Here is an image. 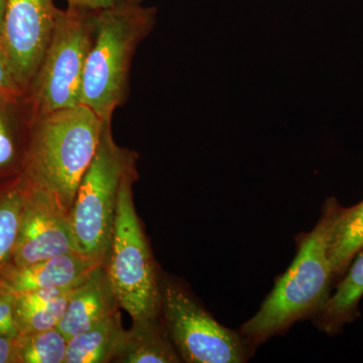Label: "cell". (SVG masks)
Masks as SVG:
<instances>
[{
  "label": "cell",
  "mask_w": 363,
  "mask_h": 363,
  "mask_svg": "<svg viewBox=\"0 0 363 363\" xmlns=\"http://www.w3.org/2000/svg\"><path fill=\"white\" fill-rule=\"evenodd\" d=\"M343 210L335 198H329L316 226L301 236L292 266L277 279L257 314L241 327L250 347L318 314L326 304L334 278L329 250Z\"/></svg>",
  "instance_id": "6da1fadb"
},
{
  "label": "cell",
  "mask_w": 363,
  "mask_h": 363,
  "mask_svg": "<svg viewBox=\"0 0 363 363\" xmlns=\"http://www.w3.org/2000/svg\"><path fill=\"white\" fill-rule=\"evenodd\" d=\"M104 121L80 104L35 119L23 178L50 193L70 214L79 185L96 155Z\"/></svg>",
  "instance_id": "7a4b0ae2"
},
{
  "label": "cell",
  "mask_w": 363,
  "mask_h": 363,
  "mask_svg": "<svg viewBox=\"0 0 363 363\" xmlns=\"http://www.w3.org/2000/svg\"><path fill=\"white\" fill-rule=\"evenodd\" d=\"M156 23L157 9L142 4L96 13L81 104L104 121H112L116 109L130 97V69L138 48L149 37Z\"/></svg>",
  "instance_id": "3957f363"
},
{
  "label": "cell",
  "mask_w": 363,
  "mask_h": 363,
  "mask_svg": "<svg viewBox=\"0 0 363 363\" xmlns=\"http://www.w3.org/2000/svg\"><path fill=\"white\" fill-rule=\"evenodd\" d=\"M138 154L117 145L106 121L96 155L79 185L70 211L78 252L106 259L124 180L138 173Z\"/></svg>",
  "instance_id": "277c9868"
},
{
  "label": "cell",
  "mask_w": 363,
  "mask_h": 363,
  "mask_svg": "<svg viewBox=\"0 0 363 363\" xmlns=\"http://www.w3.org/2000/svg\"><path fill=\"white\" fill-rule=\"evenodd\" d=\"M138 173L124 180L104 267L119 307L133 321L161 315V279L133 203Z\"/></svg>",
  "instance_id": "5b68a950"
},
{
  "label": "cell",
  "mask_w": 363,
  "mask_h": 363,
  "mask_svg": "<svg viewBox=\"0 0 363 363\" xmlns=\"http://www.w3.org/2000/svg\"><path fill=\"white\" fill-rule=\"evenodd\" d=\"M95 16L96 13L72 7L59 9L51 39L25 95L33 121L81 104Z\"/></svg>",
  "instance_id": "8992f818"
},
{
  "label": "cell",
  "mask_w": 363,
  "mask_h": 363,
  "mask_svg": "<svg viewBox=\"0 0 363 363\" xmlns=\"http://www.w3.org/2000/svg\"><path fill=\"white\" fill-rule=\"evenodd\" d=\"M161 316L182 362L241 363L250 346L240 334L218 323L184 286L161 279Z\"/></svg>",
  "instance_id": "52a82bcc"
},
{
  "label": "cell",
  "mask_w": 363,
  "mask_h": 363,
  "mask_svg": "<svg viewBox=\"0 0 363 363\" xmlns=\"http://www.w3.org/2000/svg\"><path fill=\"white\" fill-rule=\"evenodd\" d=\"M58 11L54 0H6L0 38L25 95L51 39Z\"/></svg>",
  "instance_id": "ba28073f"
},
{
  "label": "cell",
  "mask_w": 363,
  "mask_h": 363,
  "mask_svg": "<svg viewBox=\"0 0 363 363\" xmlns=\"http://www.w3.org/2000/svg\"><path fill=\"white\" fill-rule=\"evenodd\" d=\"M25 181V203L13 266H30L57 255L78 252L70 214L50 193Z\"/></svg>",
  "instance_id": "9c48e42d"
},
{
  "label": "cell",
  "mask_w": 363,
  "mask_h": 363,
  "mask_svg": "<svg viewBox=\"0 0 363 363\" xmlns=\"http://www.w3.org/2000/svg\"><path fill=\"white\" fill-rule=\"evenodd\" d=\"M104 262V259L80 252H69L30 266L9 267L0 281L14 294L39 289L66 288L78 285Z\"/></svg>",
  "instance_id": "30bf717a"
},
{
  "label": "cell",
  "mask_w": 363,
  "mask_h": 363,
  "mask_svg": "<svg viewBox=\"0 0 363 363\" xmlns=\"http://www.w3.org/2000/svg\"><path fill=\"white\" fill-rule=\"evenodd\" d=\"M119 308L104 264L74 289L57 328L69 340L114 314Z\"/></svg>",
  "instance_id": "8fae6325"
},
{
  "label": "cell",
  "mask_w": 363,
  "mask_h": 363,
  "mask_svg": "<svg viewBox=\"0 0 363 363\" xmlns=\"http://www.w3.org/2000/svg\"><path fill=\"white\" fill-rule=\"evenodd\" d=\"M133 322L130 330L123 331L112 362H182L161 315Z\"/></svg>",
  "instance_id": "7c38bea8"
},
{
  "label": "cell",
  "mask_w": 363,
  "mask_h": 363,
  "mask_svg": "<svg viewBox=\"0 0 363 363\" xmlns=\"http://www.w3.org/2000/svg\"><path fill=\"white\" fill-rule=\"evenodd\" d=\"M357 257L344 274L336 292L318 313V327L325 333H337L344 325L357 317L363 296V250Z\"/></svg>",
  "instance_id": "4fadbf2b"
},
{
  "label": "cell",
  "mask_w": 363,
  "mask_h": 363,
  "mask_svg": "<svg viewBox=\"0 0 363 363\" xmlns=\"http://www.w3.org/2000/svg\"><path fill=\"white\" fill-rule=\"evenodd\" d=\"M124 329L118 311L68 340L65 363L112 362Z\"/></svg>",
  "instance_id": "5bb4252c"
},
{
  "label": "cell",
  "mask_w": 363,
  "mask_h": 363,
  "mask_svg": "<svg viewBox=\"0 0 363 363\" xmlns=\"http://www.w3.org/2000/svg\"><path fill=\"white\" fill-rule=\"evenodd\" d=\"M363 250V201L344 208L333 238L329 255L334 278L345 274L351 262Z\"/></svg>",
  "instance_id": "9a60e30c"
},
{
  "label": "cell",
  "mask_w": 363,
  "mask_h": 363,
  "mask_svg": "<svg viewBox=\"0 0 363 363\" xmlns=\"http://www.w3.org/2000/svg\"><path fill=\"white\" fill-rule=\"evenodd\" d=\"M68 339L58 328L20 334L16 337V362L65 363Z\"/></svg>",
  "instance_id": "2e32d148"
},
{
  "label": "cell",
  "mask_w": 363,
  "mask_h": 363,
  "mask_svg": "<svg viewBox=\"0 0 363 363\" xmlns=\"http://www.w3.org/2000/svg\"><path fill=\"white\" fill-rule=\"evenodd\" d=\"M26 181L9 189L0 197V269L13 259L20 233L21 215L25 203Z\"/></svg>",
  "instance_id": "e0dca14e"
},
{
  "label": "cell",
  "mask_w": 363,
  "mask_h": 363,
  "mask_svg": "<svg viewBox=\"0 0 363 363\" xmlns=\"http://www.w3.org/2000/svg\"><path fill=\"white\" fill-rule=\"evenodd\" d=\"M25 96L0 97V171L11 168L20 157L18 107Z\"/></svg>",
  "instance_id": "ac0fdd59"
},
{
  "label": "cell",
  "mask_w": 363,
  "mask_h": 363,
  "mask_svg": "<svg viewBox=\"0 0 363 363\" xmlns=\"http://www.w3.org/2000/svg\"><path fill=\"white\" fill-rule=\"evenodd\" d=\"M73 291L50 304L30 309H16V323L20 334L57 328L65 314L67 305Z\"/></svg>",
  "instance_id": "d6986e66"
},
{
  "label": "cell",
  "mask_w": 363,
  "mask_h": 363,
  "mask_svg": "<svg viewBox=\"0 0 363 363\" xmlns=\"http://www.w3.org/2000/svg\"><path fill=\"white\" fill-rule=\"evenodd\" d=\"M78 285L66 286V288L39 289V290L16 294V309H30V308L50 304L68 295Z\"/></svg>",
  "instance_id": "ffe728a7"
},
{
  "label": "cell",
  "mask_w": 363,
  "mask_h": 363,
  "mask_svg": "<svg viewBox=\"0 0 363 363\" xmlns=\"http://www.w3.org/2000/svg\"><path fill=\"white\" fill-rule=\"evenodd\" d=\"M20 335L16 317V294L0 281V336Z\"/></svg>",
  "instance_id": "44dd1931"
},
{
  "label": "cell",
  "mask_w": 363,
  "mask_h": 363,
  "mask_svg": "<svg viewBox=\"0 0 363 363\" xmlns=\"http://www.w3.org/2000/svg\"><path fill=\"white\" fill-rule=\"evenodd\" d=\"M25 96L13 75L0 38V97Z\"/></svg>",
  "instance_id": "7402d4cb"
},
{
  "label": "cell",
  "mask_w": 363,
  "mask_h": 363,
  "mask_svg": "<svg viewBox=\"0 0 363 363\" xmlns=\"http://www.w3.org/2000/svg\"><path fill=\"white\" fill-rule=\"evenodd\" d=\"M68 7L79 11L99 13L113 7L128 6V4H143V0H67Z\"/></svg>",
  "instance_id": "603a6c76"
},
{
  "label": "cell",
  "mask_w": 363,
  "mask_h": 363,
  "mask_svg": "<svg viewBox=\"0 0 363 363\" xmlns=\"http://www.w3.org/2000/svg\"><path fill=\"white\" fill-rule=\"evenodd\" d=\"M16 362V337L0 336V363Z\"/></svg>",
  "instance_id": "cb8c5ba5"
},
{
  "label": "cell",
  "mask_w": 363,
  "mask_h": 363,
  "mask_svg": "<svg viewBox=\"0 0 363 363\" xmlns=\"http://www.w3.org/2000/svg\"><path fill=\"white\" fill-rule=\"evenodd\" d=\"M4 7H6V0H0V33H1L2 23H4Z\"/></svg>",
  "instance_id": "d4e9b609"
}]
</instances>
